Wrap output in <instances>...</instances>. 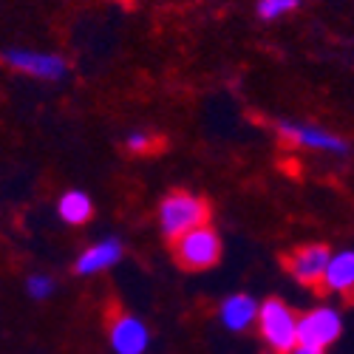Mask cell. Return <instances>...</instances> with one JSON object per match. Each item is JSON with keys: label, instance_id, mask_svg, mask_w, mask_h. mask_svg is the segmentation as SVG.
<instances>
[{"label": "cell", "instance_id": "obj_1", "mask_svg": "<svg viewBox=\"0 0 354 354\" xmlns=\"http://www.w3.org/2000/svg\"><path fill=\"white\" fill-rule=\"evenodd\" d=\"M207 221H210V204L196 193L176 190L165 196L159 204V230L170 244L179 241L182 235L204 227Z\"/></svg>", "mask_w": 354, "mask_h": 354}, {"label": "cell", "instance_id": "obj_2", "mask_svg": "<svg viewBox=\"0 0 354 354\" xmlns=\"http://www.w3.org/2000/svg\"><path fill=\"white\" fill-rule=\"evenodd\" d=\"M258 332L275 354H292L298 346V332H301V317L295 315L283 301L270 298L261 304L258 315Z\"/></svg>", "mask_w": 354, "mask_h": 354}, {"label": "cell", "instance_id": "obj_3", "mask_svg": "<svg viewBox=\"0 0 354 354\" xmlns=\"http://www.w3.org/2000/svg\"><path fill=\"white\" fill-rule=\"evenodd\" d=\"M173 258L179 267L190 270V272H204L218 263L221 258V239L218 232L204 224L187 235H182L179 241H173Z\"/></svg>", "mask_w": 354, "mask_h": 354}, {"label": "cell", "instance_id": "obj_4", "mask_svg": "<svg viewBox=\"0 0 354 354\" xmlns=\"http://www.w3.org/2000/svg\"><path fill=\"white\" fill-rule=\"evenodd\" d=\"M275 131L286 145H295V147H306V151H320V153H332V156L348 153V142L346 139H340L337 133L323 131L317 125H309V122L278 120Z\"/></svg>", "mask_w": 354, "mask_h": 354}, {"label": "cell", "instance_id": "obj_5", "mask_svg": "<svg viewBox=\"0 0 354 354\" xmlns=\"http://www.w3.org/2000/svg\"><path fill=\"white\" fill-rule=\"evenodd\" d=\"M3 63L12 71L37 77V80H63L68 74V63L60 54L51 51H32V48H6L3 51Z\"/></svg>", "mask_w": 354, "mask_h": 354}, {"label": "cell", "instance_id": "obj_6", "mask_svg": "<svg viewBox=\"0 0 354 354\" xmlns=\"http://www.w3.org/2000/svg\"><path fill=\"white\" fill-rule=\"evenodd\" d=\"M332 255L335 252L326 244H306L286 258V270L301 286H320L332 263Z\"/></svg>", "mask_w": 354, "mask_h": 354}, {"label": "cell", "instance_id": "obj_7", "mask_svg": "<svg viewBox=\"0 0 354 354\" xmlns=\"http://www.w3.org/2000/svg\"><path fill=\"white\" fill-rule=\"evenodd\" d=\"M343 332V317L337 309L329 306H317L306 315H301V332H298V343L304 346H315L326 351L329 343H335Z\"/></svg>", "mask_w": 354, "mask_h": 354}, {"label": "cell", "instance_id": "obj_8", "mask_svg": "<svg viewBox=\"0 0 354 354\" xmlns=\"http://www.w3.org/2000/svg\"><path fill=\"white\" fill-rule=\"evenodd\" d=\"M108 337H111L113 354H145L147 343H151V335H147L145 323L133 315H125V312L111 317Z\"/></svg>", "mask_w": 354, "mask_h": 354}, {"label": "cell", "instance_id": "obj_9", "mask_svg": "<svg viewBox=\"0 0 354 354\" xmlns=\"http://www.w3.org/2000/svg\"><path fill=\"white\" fill-rule=\"evenodd\" d=\"M122 241H116V239H105V241H97V244H91L88 250H82L80 252V258H77V263H74V272L77 275H100V272H105V270H111V267H116L120 263V258H122Z\"/></svg>", "mask_w": 354, "mask_h": 354}, {"label": "cell", "instance_id": "obj_10", "mask_svg": "<svg viewBox=\"0 0 354 354\" xmlns=\"http://www.w3.org/2000/svg\"><path fill=\"white\" fill-rule=\"evenodd\" d=\"M258 315H261V304L252 298V295H230V298L221 304L218 309V317L221 323L230 329V332H244L250 329L252 323H258Z\"/></svg>", "mask_w": 354, "mask_h": 354}, {"label": "cell", "instance_id": "obj_11", "mask_svg": "<svg viewBox=\"0 0 354 354\" xmlns=\"http://www.w3.org/2000/svg\"><path fill=\"white\" fill-rule=\"evenodd\" d=\"M326 292H351L354 289V250H343L332 255V263L323 278Z\"/></svg>", "mask_w": 354, "mask_h": 354}, {"label": "cell", "instance_id": "obj_12", "mask_svg": "<svg viewBox=\"0 0 354 354\" xmlns=\"http://www.w3.org/2000/svg\"><path fill=\"white\" fill-rule=\"evenodd\" d=\"M57 213H60V218L66 224L80 227V224H85L88 218L94 216V204L82 190H68L60 201H57Z\"/></svg>", "mask_w": 354, "mask_h": 354}, {"label": "cell", "instance_id": "obj_13", "mask_svg": "<svg viewBox=\"0 0 354 354\" xmlns=\"http://www.w3.org/2000/svg\"><path fill=\"white\" fill-rule=\"evenodd\" d=\"M301 3L304 0H258V17L261 20H278L295 9H301Z\"/></svg>", "mask_w": 354, "mask_h": 354}, {"label": "cell", "instance_id": "obj_14", "mask_svg": "<svg viewBox=\"0 0 354 354\" xmlns=\"http://www.w3.org/2000/svg\"><path fill=\"white\" fill-rule=\"evenodd\" d=\"M57 283L51 275H32L26 281V292H28V298H35V301H48L51 295H54Z\"/></svg>", "mask_w": 354, "mask_h": 354}, {"label": "cell", "instance_id": "obj_15", "mask_svg": "<svg viewBox=\"0 0 354 354\" xmlns=\"http://www.w3.org/2000/svg\"><path fill=\"white\" fill-rule=\"evenodd\" d=\"M125 147L131 153H151L156 147V139H153V133H147V131H131L125 136Z\"/></svg>", "mask_w": 354, "mask_h": 354}, {"label": "cell", "instance_id": "obj_16", "mask_svg": "<svg viewBox=\"0 0 354 354\" xmlns=\"http://www.w3.org/2000/svg\"><path fill=\"white\" fill-rule=\"evenodd\" d=\"M292 354H323V348H315V346H304V343H298Z\"/></svg>", "mask_w": 354, "mask_h": 354}]
</instances>
